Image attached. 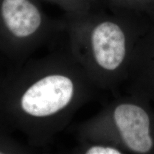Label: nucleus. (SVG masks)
Returning <instances> with one entry per match:
<instances>
[{"label": "nucleus", "instance_id": "1", "mask_svg": "<svg viewBox=\"0 0 154 154\" xmlns=\"http://www.w3.org/2000/svg\"><path fill=\"white\" fill-rule=\"evenodd\" d=\"M96 87L68 48L29 59L0 81V127L31 147L49 146Z\"/></svg>", "mask_w": 154, "mask_h": 154}, {"label": "nucleus", "instance_id": "6", "mask_svg": "<svg viewBox=\"0 0 154 154\" xmlns=\"http://www.w3.org/2000/svg\"><path fill=\"white\" fill-rule=\"evenodd\" d=\"M103 6L149 23H154V0H103Z\"/></svg>", "mask_w": 154, "mask_h": 154}, {"label": "nucleus", "instance_id": "8", "mask_svg": "<svg viewBox=\"0 0 154 154\" xmlns=\"http://www.w3.org/2000/svg\"><path fill=\"white\" fill-rule=\"evenodd\" d=\"M79 144L73 151L82 154H123L126 153L119 146L100 140H78Z\"/></svg>", "mask_w": 154, "mask_h": 154}, {"label": "nucleus", "instance_id": "3", "mask_svg": "<svg viewBox=\"0 0 154 154\" xmlns=\"http://www.w3.org/2000/svg\"><path fill=\"white\" fill-rule=\"evenodd\" d=\"M78 140L113 144L126 153H154V110L151 103L128 94L105 106L76 128Z\"/></svg>", "mask_w": 154, "mask_h": 154}, {"label": "nucleus", "instance_id": "9", "mask_svg": "<svg viewBox=\"0 0 154 154\" xmlns=\"http://www.w3.org/2000/svg\"><path fill=\"white\" fill-rule=\"evenodd\" d=\"M34 149L14 139L9 131L0 127V154L29 153Z\"/></svg>", "mask_w": 154, "mask_h": 154}, {"label": "nucleus", "instance_id": "2", "mask_svg": "<svg viewBox=\"0 0 154 154\" xmlns=\"http://www.w3.org/2000/svg\"><path fill=\"white\" fill-rule=\"evenodd\" d=\"M63 20L69 51L96 88L106 91L126 82L136 44L151 24L105 7Z\"/></svg>", "mask_w": 154, "mask_h": 154}, {"label": "nucleus", "instance_id": "4", "mask_svg": "<svg viewBox=\"0 0 154 154\" xmlns=\"http://www.w3.org/2000/svg\"><path fill=\"white\" fill-rule=\"evenodd\" d=\"M42 0H0V53L22 64L65 32L64 20L48 16Z\"/></svg>", "mask_w": 154, "mask_h": 154}, {"label": "nucleus", "instance_id": "5", "mask_svg": "<svg viewBox=\"0 0 154 154\" xmlns=\"http://www.w3.org/2000/svg\"><path fill=\"white\" fill-rule=\"evenodd\" d=\"M125 83L128 94L154 103V23L136 44Z\"/></svg>", "mask_w": 154, "mask_h": 154}, {"label": "nucleus", "instance_id": "10", "mask_svg": "<svg viewBox=\"0 0 154 154\" xmlns=\"http://www.w3.org/2000/svg\"><path fill=\"white\" fill-rule=\"evenodd\" d=\"M1 79H2V77H1V76H0V81H1Z\"/></svg>", "mask_w": 154, "mask_h": 154}, {"label": "nucleus", "instance_id": "7", "mask_svg": "<svg viewBox=\"0 0 154 154\" xmlns=\"http://www.w3.org/2000/svg\"><path fill=\"white\" fill-rule=\"evenodd\" d=\"M58 6L66 17H79L103 6V0H42Z\"/></svg>", "mask_w": 154, "mask_h": 154}]
</instances>
